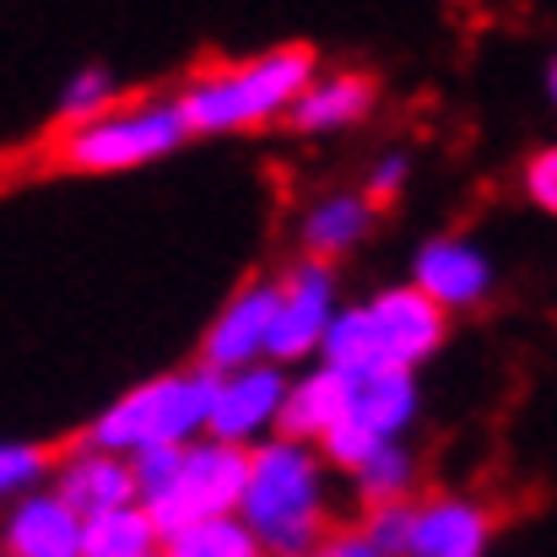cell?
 <instances>
[{"label": "cell", "instance_id": "obj_1", "mask_svg": "<svg viewBox=\"0 0 557 557\" xmlns=\"http://www.w3.org/2000/svg\"><path fill=\"white\" fill-rule=\"evenodd\" d=\"M238 520L265 557H314L336 531L331 471L309 444L265 438L249 449Z\"/></svg>", "mask_w": 557, "mask_h": 557}, {"label": "cell", "instance_id": "obj_2", "mask_svg": "<svg viewBox=\"0 0 557 557\" xmlns=\"http://www.w3.org/2000/svg\"><path fill=\"white\" fill-rule=\"evenodd\" d=\"M320 76V54L309 44H276L265 54L233 60V65H211L200 76H189L185 87L169 98L180 125L189 136H244V131H265L282 125L293 98Z\"/></svg>", "mask_w": 557, "mask_h": 557}, {"label": "cell", "instance_id": "obj_3", "mask_svg": "<svg viewBox=\"0 0 557 557\" xmlns=\"http://www.w3.org/2000/svg\"><path fill=\"white\" fill-rule=\"evenodd\" d=\"M444 342H449V320L422 293L395 282V287H379L363 304H342L336 309L314 363L336 369L342 379L417 373L444 352Z\"/></svg>", "mask_w": 557, "mask_h": 557}, {"label": "cell", "instance_id": "obj_4", "mask_svg": "<svg viewBox=\"0 0 557 557\" xmlns=\"http://www.w3.org/2000/svg\"><path fill=\"white\" fill-rule=\"evenodd\" d=\"M244 466L249 449L216 444V438H189L174 449H147L131 460V482H136V504L152 515L158 536H174L200 520H222L238 515V493H244Z\"/></svg>", "mask_w": 557, "mask_h": 557}, {"label": "cell", "instance_id": "obj_5", "mask_svg": "<svg viewBox=\"0 0 557 557\" xmlns=\"http://www.w3.org/2000/svg\"><path fill=\"white\" fill-rule=\"evenodd\" d=\"M206 411H211V373L189 363V369L152 373V379L131 384L125 395H114L87 422L82 444H92L103 455H120V460H136L147 449H174V444L200 438Z\"/></svg>", "mask_w": 557, "mask_h": 557}, {"label": "cell", "instance_id": "obj_6", "mask_svg": "<svg viewBox=\"0 0 557 557\" xmlns=\"http://www.w3.org/2000/svg\"><path fill=\"white\" fill-rule=\"evenodd\" d=\"M185 147V125L169 98H120L109 114L60 131L54 163L82 180H114V174H141Z\"/></svg>", "mask_w": 557, "mask_h": 557}, {"label": "cell", "instance_id": "obj_7", "mask_svg": "<svg viewBox=\"0 0 557 557\" xmlns=\"http://www.w3.org/2000/svg\"><path fill=\"white\" fill-rule=\"evenodd\" d=\"M342 309V276L336 265L320 260H293L276 276V314H271V342H265V363L276 369H304L320 358V342L331 331Z\"/></svg>", "mask_w": 557, "mask_h": 557}, {"label": "cell", "instance_id": "obj_8", "mask_svg": "<svg viewBox=\"0 0 557 557\" xmlns=\"http://www.w3.org/2000/svg\"><path fill=\"white\" fill-rule=\"evenodd\" d=\"M406 287L422 293L444 320L476 314V309L493 304V293H498V260H493L487 244H476L471 233H428V238L411 249Z\"/></svg>", "mask_w": 557, "mask_h": 557}, {"label": "cell", "instance_id": "obj_9", "mask_svg": "<svg viewBox=\"0 0 557 557\" xmlns=\"http://www.w3.org/2000/svg\"><path fill=\"white\" fill-rule=\"evenodd\" d=\"M498 542V515L471 493H428L406 504L400 557H487Z\"/></svg>", "mask_w": 557, "mask_h": 557}, {"label": "cell", "instance_id": "obj_10", "mask_svg": "<svg viewBox=\"0 0 557 557\" xmlns=\"http://www.w3.org/2000/svg\"><path fill=\"white\" fill-rule=\"evenodd\" d=\"M282 389H287V369H276V363H249V369L216 373L211 379L206 438L233 444V449H255V444L276 438Z\"/></svg>", "mask_w": 557, "mask_h": 557}, {"label": "cell", "instance_id": "obj_11", "mask_svg": "<svg viewBox=\"0 0 557 557\" xmlns=\"http://www.w3.org/2000/svg\"><path fill=\"white\" fill-rule=\"evenodd\" d=\"M271 314H276V276H255L238 293H227V304L211 314V325L200 331V363L211 379L249 363H265V342H271Z\"/></svg>", "mask_w": 557, "mask_h": 557}, {"label": "cell", "instance_id": "obj_12", "mask_svg": "<svg viewBox=\"0 0 557 557\" xmlns=\"http://www.w3.org/2000/svg\"><path fill=\"white\" fill-rule=\"evenodd\" d=\"M44 487H49L76 520H92V515H109V509L136 504L131 460L103 455V449H92V444L65 449V455L49 466V482H44Z\"/></svg>", "mask_w": 557, "mask_h": 557}, {"label": "cell", "instance_id": "obj_13", "mask_svg": "<svg viewBox=\"0 0 557 557\" xmlns=\"http://www.w3.org/2000/svg\"><path fill=\"white\" fill-rule=\"evenodd\" d=\"M379 103V82L369 71H320L287 109V131L298 136H342V131H358Z\"/></svg>", "mask_w": 557, "mask_h": 557}, {"label": "cell", "instance_id": "obj_14", "mask_svg": "<svg viewBox=\"0 0 557 557\" xmlns=\"http://www.w3.org/2000/svg\"><path fill=\"white\" fill-rule=\"evenodd\" d=\"M0 557H82V520L49 493H27L0 515Z\"/></svg>", "mask_w": 557, "mask_h": 557}, {"label": "cell", "instance_id": "obj_15", "mask_svg": "<svg viewBox=\"0 0 557 557\" xmlns=\"http://www.w3.org/2000/svg\"><path fill=\"white\" fill-rule=\"evenodd\" d=\"M373 216L379 211L358 189H325V195H314L304 206V216H298V249H304V260H320V265L347 260L358 244H369Z\"/></svg>", "mask_w": 557, "mask_h": 557}, {"label": "cell", "instance_id": "obj_16", "mask_svg": "<svg viewBox=\"0 0 557 557\" xmlns=\"http://www.w3.org/2000/svg\"><path fill=\"white\" fill-rule=\"evenodd\" d=\"M347 417V379L325 363H304L298 373H287L282 389V411H276V438L293 444H320L325 428H336Z\"/></svg>", "mask_w": 557, "mask_h": 557}, {"label": "cell", "instance_id": "obj_17", "mask_svg": "<svg viewBox=\"0 0 557 557\" xmlns=\"http://www.w3.org/2000/svg\"><path fill=\"white\" fill-rule=\"evenodd\" d=\"M347 417L363 422L373 438L400 444L417 428V417H422L417 373H363V379H347Z\"/></svg>", "mask_w": 557, "mask_h": 557}, {"label": "cell", "instance_id": "obj_18", "mask_svg": "<svg viewBox=\"0 0 557 557\" xmlns=\"http://www.w3.org/2000/svg\"><path fill=\"white\" fill-rule=\"evenodd\" d=\"M158 547H163V536L141 504L82 520V557H158Z\"/></svg>", "mask_w": 557, "mask_h": 557}, {"label": "cell", "instance_id": "obj_19", "mask_svg": "<svg viewBox=\"0 0 557 557\" xmlns=\"http://www.w3.org/2000/svg\"><path fill=\"white\" fill-rule=\"evenodd\" d=\"M363 509H384V504H411L417 498V455L411 444H379L369 460L347 476Z\"/></svg>", "mask_w": 557, "mask_h": 557}, {"label": "cell", "instance_id": "obj_20", "mask_svg": "<svg viewBox=\"0 0 557 557\" xmlns=\"http://www.w3.org/2000/svg\"><path fill=\"white\" fill-rule=\"evenodd\" d=\"M158 557H265V553L244 531L238 515H222V520H200V525H185V531L163 536Z\"/></svg>", "mask_w": 557, "mask_h": 557}, {"label": "cell", "instance_id": "obj_21", "mask_svg": "<svg viewBox=\"0 0 557 557\" xmlns=\"http://www.w3.org/2000/svg\"><path fill=\"white\" fill-rule=\"evenodd\" d=\"M114 103H120L114 71L109 65H82V71L65 76V87L54 98V114H60V131H71V125H87V120L109 114Z\"/></svg>", "mask_w": 557, "mask_h": 557}, {"label": "cell", "instance_id": "obj_22", "mask_svg": "<svg viewBox=\"0 0 557 557\" xmlns=\"http://www.w3.org/2000/svg\"><path fill=\"white\" fill-rule=\"evenodd\" d=\"M54 455L33 438H0V504H16L49 482Z\"/></svg>", "mask_w": 557, "mask_h": 557}, {"label": "cell", "instance_id": "obj_23", "mask_svg": "<svg viewBox=\"0 0 557 557\" xmlns=\"http://www.w3.org/2000/svg\"><path fill=\"white\" fill-rule=\"evenodd\" d=\"M411 185V158L406 152H384V158H373L369 180H363V200H369L373 211H384V206H395L400 200V189Z\"/></svg>", "mask_w": 557, "mask_h": 557}, {"label": "cell", "instance_id": "obj_24", "mask_svg": "<svg viewBox=\"0 0 557 557\" xmlns=\"http://www.w3.org/2000/svg\"><path fill=\"white\" fill-rule=\"evenodd\" d=\"M379 557H400L406 547V504H384V509H363V520L352 525Z\"/></svg>", "mask_w": 557, "mask_h": 557}, {"label": "cell", "instance_id": "obj_25", "mask_svg": "<svg viewBox=\"0 0 557 557\" xmlns=\"http://www.w3.org/2000/svg\"><path fill=\"white\" fill-rule=\"evenodd\" d=\"M520 189L536 211H557V147H536L525 163H520Z\"/></svg>", "mask_w": 557, "mask_h": 557}, {"label": "cell", "instance_id": "obj_26", "mask_svg": "<svg viewBox=\"0 0 557 557\" xmlns=\"http://www.w3.org/2000/svg\"><path fill=\"white\" fill-rule=\"evenodd\" d=\"M320 557H379V553H373L358 531H331V542L320 547Z\"/></svg>", "mask_w": 557, "mask_h": 557}, {"label": "cell", "instance_id": "obj_27", "mask_svg": "<svg viewBox=\"0 0 557 557\" xmlns=\"http://www.w3.org/2000/svg\"><path fill=\"white\" fill-rule=\"evenodd\" d=\"M542 98H547V103L557 98V60H553V54L542 60Z\"/></svg>", "mask_w": 557, "mask_h": 557}, {"label": "cell", "instance_id": "obj_28", "mask_svg": "<svg viewBox=\"0 0 557 557\" xmlns=\"http://www.w3.org/2000/svg\"><path fill=\"white\" fill-rule=\"evenodd\" d=\"M314 557H320V553H314Z\"/></svg>", "mask_w": 557, "mask_h": 557}]
</instances>
